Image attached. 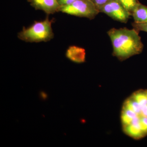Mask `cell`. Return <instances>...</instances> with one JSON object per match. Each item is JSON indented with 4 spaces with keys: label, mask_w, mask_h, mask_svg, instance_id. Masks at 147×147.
I'll return each instance as SVG.
<instances>
[{
    "label": "cell",
    "mask_w": 147,
    "mask_h": 147,
    "mask_svg": "<svg viewBox=\"0 0 147 147\" xmlns=\"http://www.w3.org/2000/svg\"><path fill=\"white\" fill-rule=\"evenodd\" d=\"M53 20L48 17L41 21H35L28 28L24 27L18 34L19 39L29 42H47L54 37L52 24Z\"/></svg>",
    "instance_id": "cell-3"
},
{
    "label": "cell",
    "mask_w": 147,
    "mask_h": 147,
    "mask_svg": "<svg viewBox=\"0 0 147 147\" xmlns=\"http://www.w3.org/2000/svg\"><path fill=\"white\" fill-rule=\"evenodd\" d=\"M118 2L125 8L131 15L137 5L139 3V0H116Z\"/></svg>",
    "instance_id": "cell-9"
},
{
    "label": "cell",
    "mask_w": 147,
    "mask_h": 147,
    "mask_svg": "<svg viewBox=\"0 0 147 147\" xmlns=\"http://www.w3.org/2000/svg\"><path fill=\"white\" fill-rule=\"evenodd\" d=\"M59 11L90 20L93 19L100 13L91 0H77L71 4L60 7Z\"/></svg>",
    "instance_id": "cell-4"
},
{
    "label": "cell",
    "mask_w": 147,
    "mask_h": 147,
    "mask_svg": "<svg viewBox=\"0 0 147 147\" xmlns=\"http://www.w3.org/2000/svg\"><path fill=\"white\" fill-rule=\"evenodd\" d=\"M36 10L42 11L47 15L59 11L60 5L57 0H28Z\"/></svg>",
    "instance_id": "cell-6"
},
{
    "label": "cell",
    "mask_w": 147,
    "mask_h": 147,
    "mask_svg": "<svg viewBox=\"0 0 147 147\" xmlns=\"http://www.w3.org/2000/svg\"><path fill=\"white\" fill-rule=\"evenodd\" d=\"M135 23H147V6L139 3L131 14Z\"/></svg>",
    "instance_id": "cell-8"
},
{
    "label": "cell",
    "mask_w": 147,
    "mask_h": 147,
    "mask_svg": "<svg viewBox=\"0 0 147 147\" xmlns=\"http://www.w3.org/2000/svg\"><path fill=\"white\" fill-rule=\"evenodd\" d=\"M99 12L108 15L115 21L126 24L131 14L116 0H109L99 9Z\"/></svg>",
    "instance_id": "cell-5"
},
{
    "label": "cell",
    "mask_w": 147,
    "mask_h": 147,
    "mask_svg": "<svg viewBox=\"0 0 147 147\" xmlns=\"http://www.w3.org/2000/svg\"><path fill=\"white\" fill-rule=\"evenodd\" d=\"M86 51L78 46H71L66 52L65 56L69 60L76 63H84L86 61Z\"/></svg>",
    "instance_id": "cell-7"
},
{
    "label": "cell",
    "mask_w": 147,
    "mask_h": 147,
    "mask_svg": "<svg viewBox=\"0 0 147 147\" xmlns=\"http://www.w3.org/2000/svg\"><path fill=\"white\" fill-rule=\"evenodd\" d=\"M57 1L61 7L71 4L77 0H57Z\"/></svg>",
    "instance_id": "cell-12"
},
{
    "label": "cell",
    "mask_w": 147,
    "mask_h": 147,
    "mask_svg": "<svg viewBox=\"0 0 147 147\" xmlns=\"http://www.w3.org/2000/svg\"><path fill=\"white\" fill-rule=\"evenodd\" d=\"M121 119L127 136L136 140L147 136V90H138L125 100Z\"/></svg>",
    "instance_id": "cell-1"
},
{
    "label": "cell",
    "mask_w": 147,
    "mask_h": 147,
    "mask_svg": "<svg viewBox=\"0 0 147 147\" xmlns=\"http://www.w3.org/2000/svg\"><path fill=\"white\" fill-rule=\"evenodd\" d=\"M133 28L138 31H144L147 32V23H138L133 22L131 24Z\"/></svg>",
    "instance_id": "cell-10"
},
{
    "label": "cell",
    "mask_w": 147,
    "mask_h": 147,
    "mask_svg": "<svg viewBox=\"0 0 147 147\" xmlns=\"http://www.w3.org/2000/svg\"><path fill=\"white\" fill-rule=\"evenodd\" d=\"M107 34L112 42L113 55L119 60H125L143 52L144 44L136 29L113 28Z\"/></svg>",
    "instance_id": "cell-2"
},
{
    "label": "cell",
    "mask_w": 147,
    "mask_h": 147,
    "mask_svg": "<svg viewBox=\"0 0 147 147\" xmlns=\"http://www.w3.org/2000/svg\"><path fill=\"white\" fill-rule=\"evenodd\" d=\"M99 10V8L106 3L109 0H91Z\"/></svg>",
    "instance_id": "cell-11"
}]
</instances>
